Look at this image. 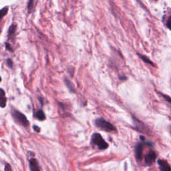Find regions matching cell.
<instances>
[{
  "mask_svg": "<svg viewBox=\"0 0 171 171\" xmlns=\"http://www.w3.org/2000/svg\"><path fill=\"white\" fill-rule=\"evenodd\" d=\"M92 144L97 146L100 149L104 150L108 147V144L98 133H94L92 136Z\"/></svg>",
  "mask_w": 171,
  "mask_h": 171,
  "instance_id": "obj_1",
  "label": "cell"
},
{
  "mask_svg": "<svg viewBox=\"0 0 171 171\" xmlns=\"http://www.w3.org/2000/svg\"><path fill=\"white\" fill-rule=\"evenodd\" d=\"M95 124H96L97 127L100 128L103 130L107 131V132H111V131L115 130V127L112 124L102 118L97 119L95 121Z\"/></svg>",
  "mask_w": 171,
  "mask_h": 171,
  "instance_id": "obj_2",
  "label": "cell"
},
{
  "mask_svg": "<svg viewBox=\"0 0 171 171\" xmlns=\"http://www.w3.org/2000/svg\"><path fill=\"white\" fill-rule=\"evenodd\" d=\"M12 115L15 120L18 123L21 124L22 126L27 127V126H29V124H30L28 120L27 119V118H26L25 115L22 114L20 112H19V111L14 110V112H12Z\"/></svg>",
  "mask_w": 171,
  "mask_h": 171,
  "instance_id": "obj_3",
  "label": "cell"
},
{
  "mask_svg": "<svg viewBox=\"0 0 171 171\" xmlns=\"http://www.w3.org/2000/svg\"><path fill=\"white\" fill-rule=\"evenodd\" d=\"M156 155L154 151H149L147 153V154L145 156V163L148 165H150L154 163V160L156 159Z\"/></svg>",
  "mask_w": 171,
  "mask_h": 171,
  "instance_id": "obj_4",
  "label": "cell"
},
{
  "mask_svg": "<svg viewBox=\"0 0 171 171\" xmlns=\"http://www.w3.org/2000/svg\"><path fill=\"white\" fill-rule=\"evenodd\" d=\"M143 143H138L136 146V149H135V154H136V158L138 161H140L142 159L143 157Z\"/></svg>",
  "mask_w": 171,
  "mask_h": 171,
  "instance_id": "obj_5",
  "label": "cell"
},
{
  "mask_svg": "<svg viewBox=\"0 0 171 171\" xmlns=\"http://www.w3.org/2000/svg\"><path fill=\"white\" fill-rule=\"evenodd\" d=\"M7 104V98L6 96L5 91L0 88V107L5 108Z\"/></svg>",
  "mask_w": 171,
  "mask_h": 171,
  "instance_id": "obj_6",
  "label": "cell"
},
{
  "mask_svg": "<svg viewBox=\"0 0 171 171\" xmlns=\"http://www.w3.org/2000/svg\"><path fill=\"white\" fill-rule=\"evenodd\" d=\"M158 164H159L160 168H161V170H171L170 165L168 164L167 162L164 161V160H159V161H158Z\"/></svg>",
  "mask_w": 171,
  "mask_h": 171,
  "instance_id": "obj_7",
  "label": "cell"
},
{
  "mask_svg": "<svg viewBox=\"0 0 171 171\" xmlns=\"http://www.w3.org/2000/svg\"><path fill=\"white\" fill-rule=\"evenodd\" d=\"M30 168L32 171H39L40 168L39 167L38 163L36 159H31L30 161Z\"/></svg>",
  "mask_w": 171,
  "mask_h": 171,
  "instance_id": "obj_8",
  "label": "cell"
},
{
  "mask_svg": "<svg viewBox=\"0 0 171 171\" xmlns=\"http://www.w3.org/2000/svg\"><path fill=\"white\" fill-rule=\"evenodd\" d=\"M17 26L15 24H13L12 26H10L8 30V37L9 38H12L14 36L15 34V31H16Z\"/></svg>",
  "mask_w": 171,
  "mask_h": 171,
  "instance_id": "obj_9",
  "label": "cell"
},
{
  "mask_svg": "<svg viewBox=\"0 0 171 171\" xmlns=\"http://www.w3.org/2000/svg\"><path fill=\"white\" fill-rule=\"evenodd\" d=\"M36 118L39 120H44L46 119V115L44 111L41 109L37 110L36 112Z\"/></svg>",
  "mask_w": 171,
  "mask_h": 171,
  "instance_id": "obj_10",
  "label": "cell"
},
{
  "mask_svg": "<svg viewBox=\"0 0 171 171\" xmlns=\"http://www.w3.org/2000/svg\"><path fill=\"white\" fill-rule=\"evenodd\" d=\"M8 8L5 7L3 8L2 10H0V20L3 18V17L5 16V15L8 14Z\"/></svg>",
  "mask_w": 171,
  "mask_h": 171,
  "instance_id": "obj_11",
  "label": "cell"
},
{
  "mask_svg": "<svg viewBox=\"0 0 171 171\" xmlns=\"http://www.w3.org/2000/svg\"><path fill=\"white\" fill-rule=\"evenodd\" d=\"M34 0H30L28 3V12L29 13H31L34 10Z\"/></svg>",
  "mask_w": 171,
  "mask_h": 171,
  "instance_id": "obj_12",
  "label": "cell"
},
{
  "mask_svg": "<svg viewBox=\"0 0 171 171\" xmlns=\"http://www.w3.org/2000/svg\"><path fill=\"white\" fill-rule=\"evenodd\" d=\"M138 55L140 57H141V59L143 60V61H144L145 62H146V63H148V64H151V65H154V64L152 63V62H151L149 59L147 57H146V56H144V55H141V54H138Z\"/></svg>",
  "mask_w": 171,
  "mask_h": 171,
  "instance_id": "obj_13",
  "label": "cell"
},
{
  "mask_svg": "<svg viewBox=\"0 0 171 171\" xmlns=\"http://www.w3.org/2000/svg\"><path fill=\"white\" fill-rule=\"evenodd\" d=\"M65 82H66V85H67V86L68 87L69 89H70L71 91L74 90V88H73V86H72V83H71V82L70 81H69L68 79H66V78L65 79Z\"/></svg>",
  "mask_w": 171,
  "mask_h": 171,
  "instance_id": "obj_14",
  "label": "cell"
},
{
  "mask_svg": "<svg viewBox=\"0 0 171 171\" xmlns=\"http://www.w3.org/2000/svg\"><path fill=\"white\" fill-rule=\"evenodd\" d=\"M6 63H7V65L9 68H12L14 67V63H13V61L10 58H8L7 60H6Z\"/></svg>",
  "mask_w": 171,
  "mask_h": 171,
  "instance_id": "obj_15",
  "label": "cell"
},
{
  "mask_svg": "<svg viewBox=\"0 0 171 171\" xmlns=\"http://www.w3.org/2000/svg\"><path fill=\"white\" fill-rule=\"evenodd\" d=\"M166 26H167L168 28L170 29V30H171V16L168 19L167 23H166Z\"/></svg>",
  "mask_w": 171,
  "mask_h": 171,
  "instance_id": "obj_16",
  "label": "cell"
},
{
  "mask_svg": "<svg viewBox=\"0 0 171 171\" xmlns=\"http://www.w3.org/2000/svg\"><path fill=\"white\" fill-rule=\"evenodd\" d=\"M33 128H34V130L36 132H40V128H39V126H37L36 125H34V126H33Z\"/></svg>",
  "mask_w": 171,
  "mask_h": 171,
  "instance_id": "obj_17",
  "label": "cell"
},
{
  "mask_svg": "<svg viewBox=\"0 0 171 171\" xmlns=\"http://www.w3.org/2000/svg\"><path fill=\"white\" fill-rule=\"evenodd\" d=\"M6 48L8 49V50L12 51V47H11V45H10V44H9L8 43H6Z\"/></svg>",
  "mask_w": 171,
  "mask_h": 171,
  "instance_id": "obj_18",
  "label": "cell"
},
{
  "mask_svg": "<svg viewBox=\"0 0 171 171\" xmlns=\"http://www.w3.org/2000/svg\"><path fill=\"white\" fill-rule=\"evenodd\" d=\"M5 170H12V168H11V166L9 164H6L5 167Z\"/></svg>",
  "mask_w": 171,
  "mask_h": 171,
  "instance_id": "obj_19",
  "label": "cell"
},
{
  "mask_svg": "<svg viewBox=\"0 0 171 171\" xmlns=\"http://www.w3.org/2000/svg\"><path fill=\"white\" fill-rule=\"evenodd\" d=\"M1 78L0 77V82H1Z\"/></svg>",
  "mask_w": 171,
  "mask_h": 171,
  "instance_id": "obj_20",
  "label": "cell"
},
{
  "mask_svg": "<svg viewBox=\"0 0 171 171\" xmlns=\"http://www.w3.org/2000/svg\"><path fill=\"white\" fill-rule=\"evenodd\" d=\"M170 133H171V129H170Z\"/></svg>",
  "mask_w": 171,
  "mask_h": 171,
  "instance_id": "obj_21",
  "label": "cell"
}]
</instances>
